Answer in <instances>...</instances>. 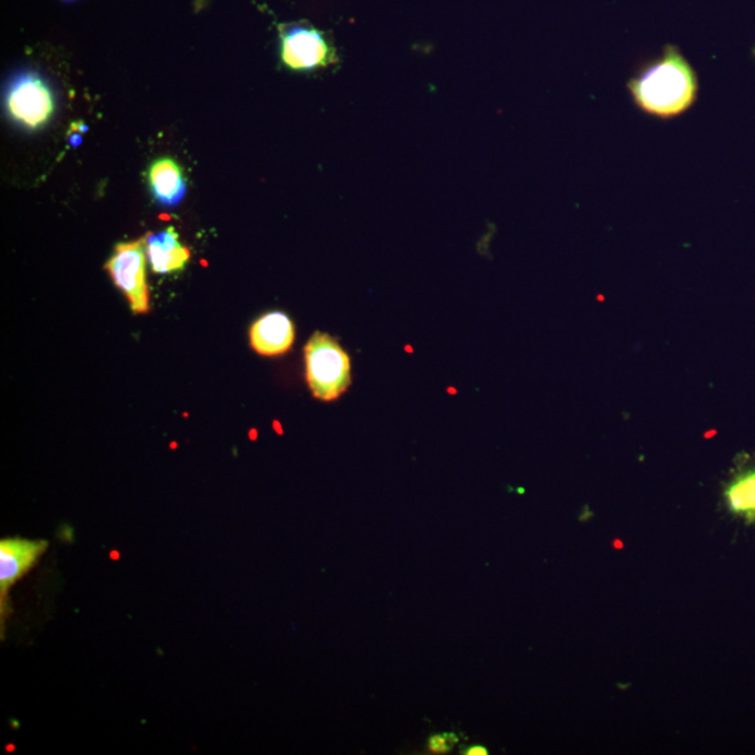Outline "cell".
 <instances>
[{
    "mask_svg": "<svg viewBox=\"0 0 755 755\" xmlns=\"http://www.w3.org/2000/svg\"><path fill=\"white\" fill-rule=\"evenodd\" d=\"M144 248L153 272L157 274L181 272L191 259V251L179 241L173 227L157 234H148L144 237Z\"/></svg>",
    "mask_w": 755,
    "mask_h": 755,
    "instance_id": "ba28073f",
    "label": "cell"
},
{
    "mask_svg": "<svg viewBox=\"0 0 755 755\" xmlns=\"http://www.w3.org/2000/svg\"><path fill=\"white\" fill-rule=\"evenodd\" d=\"M67 2H70V0H67Z\"/></svg>",
    "mask_w": 755,
    "mask_h": 755,
    "instance_id": "2e32d148",
    "label": "cell"
},
{
    "mask_svg": "<svg viewBox=\"0 0 755 755\" xmlns=\"http://www.w3.org/2000/svg\"><path fill=\"white\" fill-rule=\"evenodd\" d=\"M105 269L127 296L133 314L150 311V294L146 282V248L144 238L118 244Z\"/></svg>",
    "mask_w": 755,
    "mask_h": 755,
    "instance_id": "5b68a950",
    "label": "cell"
},
{
    "mask_svg": "<svg viewBox=\"0 0 755 755\" xmlns=\"http://www.w3.org/2000/svg\"><path fill=\"white\" fill-rule=\"evenodd\" d=\"M613 546L618 548V550H622L624 547L623 543L620 542V540H614Z\"/></svg>",
    "mask_w": 755,
    "mask_h": 755,
    "instance_id": "4fadbf2b",
    "label": "cell"
},
{
    "mask_svg": "<svg viewBox=\"0 0 755 755\" xmlns=\"http://www.w3.org/2000/svg\"><path fill=\"white\" fill-rule=\"evenodd\" d=\"M249 338L252 349L261 356H280L292 349L296 328L286 314L269 312L252 325Z\"/></svg>",
    "mask_w": 755,
    "mask_h": 755,
    "instance_id": "52a82bcc",
    "label": "cell"
},
{
    "mask_svg": "<svg viewBox=\"0 0 755 755\" xmlns=\"http://www.w3.org/2000/svg\"><path fill=\"white\" fill-rule=\"evenodd\" d=\"M13 748H14L13 746H9L8 752H13Z\"/></svg>",
    "mask_w": 755,
    "mask_h": 755,
    "instance_id": "9a60e30c",
    "label": "cell"
},
{
    "mask_svg": "<svg viewBox=\"0 0 755 755\" xmlns=\"http://www.w3.org/2000/svg\"><path fill=\"white\" fill-rule=\"evenodd\" d=\"M307 381L315 398L330 402L347 391L352 363L347 353L327 333L314 334L305 346Z\"/></svg>",
    "mask_w": 755,
    "mask_h": 755,
    "instance_id": "7a4b0ae2",
    "label": "cell"
},
{
    "mask_svg": "<svg viewBox=\"0 0 755 755\" xmlns=\"http://www.w3.org/2000/svg\"><path fill=\"white\" fill-rule=\"evenodd\" d=\"M111 557H113L114 559H115V558H119V553L114 552V553L111 554Z\"/></svg>",
    "mask_w": 755,
    "mask_h": 755,
    "instance_id": "5bb4252c",
    "label": "cell"
},
{
    "mask_svg": "<svg viewBox=\"0 0 755 755\" xmlns=\"http://www.w3.org/2000/svg\"><path fill=\"white\" fill-rule=\"evenodd\" d=\"M45 540L3 539L0 542V592L2 610L10 587L28 573L47 550Z\"/></svg>",
    "mask_w": 755,
    "mask_h": 755,
    "instance_id": "8992f818",
    "label": "cell"
},
{
    "mask_svg": "<svg viewBox=\"0 0 755 755\" xmlns=\"http://www.w3.org/2000/svg\"><path fill=\"white\" fill-rule=\"evenodd\" d=\"M154 199L165 208H175L187 194V179L181 167L172 158H160L149 172Z\"/></svg>",
    "mask_w": 755,
    "mask_h": 755,
    "instance_id": "9c48e42d",
    "label": "cell"
},
{
    "mask_svg": "<svg viewBox=\"0 0 755 755\" xmlns=\"http://www.w3.org/2000/svg\"><path fill=\"white\" fill-rule=\"evenodd\" d=\"M7 107L10 118L20 127L32 131L42 128L54 114L51 89L37 73L17 74L9 84Z\"/></svg>",
    "mask_w": 755,
    "mask_h": 755,
    "instance_id": "277c9868",
    "label": "cell"
},
{
    "mask_svg": "<svg viewBox=\"0 0 755 755\" xmlns=\"http://www.w3.org/2000/svg\"><path fill=\"white\" fill-rule=\"evenodd\" d=\"M457 742L458 739L452 733L435 734L428 740V750L434 754L448 753Z\"/></svg>",
    "mask_w": 755,
    "mask_h": 755,
    "instance_id": "8fae6325",
    "label": "cell"
},
{
    "mask_svg": "<svg viewBox=\"0 0 755 755\" xmlns=\"http://www.w3.org/2000/svg\"><path fill=\"white\" fill-rule=\"evenodd\" d=\"M635 104L658 118L679 117L693 107L698 80L680 49L669 45L662 57L649 63L628 84Z\"/></svg>",
    "mask_w": 755,
    "mask_h": 755,
    "instance_id": "6da1fadb",
    "label": "cell"
},
{
    "mask_svg": "<svg viewBox=\"0 0 755 755\" xmlns=\"http://www.w3.org/2000/svg\"><path fill=\"white\" fill-rule=\"evenodd\" d=\"M280 33V59L294 72H315L338 62L337 49L318 28L308 24H283Z\"/></svg>",
    "mask_w": 755,
    "mask_h": 755,
    "instance_id": "3957f363",
    "label": "cell"
},
{
    "mask_svg": "<svg viewBox=\"0 0 755 755\" xmlns=\"http://www.w3.org/2000/svg\"><path fill=\"white\" fill-rule=\"evenodd\" d=\"M463 754H467V755H487L488 750L486 747H483V746H473V747H469L467 750V752H463Z\"/></svg>",
    "mask_w": 755,
    "mask_h": 755,
    "instance_id": "7c38bea8",
    "label": "cell"
},
{
    "mask_svg": "<svg viewBox=\"0 0 755 755\" xmlns=\"http://www.w3.org/2000/svg\"><path fill=\"white\" fill-rule=\"evenodd\" d=\"M730 512L742 515L748 523L755 522V469L739 474L724 489Z\"/></svg>",
    "mask_w": 755,
    "mask_h": 755,
    "instance_id": "30bf717a",
    "label": "cell"
}]
</instances>
